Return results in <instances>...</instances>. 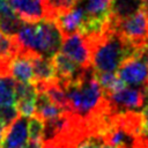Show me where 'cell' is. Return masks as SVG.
I'll list each match as a JSON object with an SVG mask.
<instances>
[{"label": "cell", "mask_w": 148, "mask_h": 148, "mask_svg": "<svg viewBox=\"0 0 148 148\" xmlns=\"http://www.w3.org/2000/svg\"><path fill=\"white\" fill-rule=\"evenodd\" d=\"M20 52L52 58L60 51L64 35L54 20H40L34 23L24 22L15 35Z\"/></svg>", "instance_id": "3957f363"}, {"label": "cell", "mask_w": 148, "mask_h": 148, "mask_svg": "<svg viewBox=\"0 0 148 148\" xmlns=\"http://www.w3.org/2000/svg\"><path fill=\"white\" fill-rule=\"evenodd\" d=\"M44 130H45V123L40 117H38L37 114H34V116L29 117L28 134H29L30 139H32V140H43Z\"/></svg>", "instance_id": "7402d4cb"}, {"label": "cell", "mask_w": 148, "mask_h": 148, "mask_svg": "<svg viewBox=\"0 0 148 148\" xmlns=\"http://www.w3.org/2000/svg\"><path fill=\"white\" fill-rule=\"evenodd\" d=\"M84 9L86 20L108 23L113 0H77Z\"/></svg>", "instance_id": "4fadbf2b"}, {"label": "cell", "mask_w": 148, "mask_h": 148, "mask_svg": "<svg viewBox=\"0 0 148 148\" xmlns=\"http://www.w3.org/2000/svg\"><path fill=\"white\" fill-rule=\"evenodd\" d=\"M20 52L15 36L7 35L0 30V62H8Z\"/></svg>", "instance_id": "e0dca14e"}, {"label": "cell", "mask_w": 148, "mask_h": 148, "mask_svg": "<svg viewBox=\"0 0 148 148\" xmlns=\"http://www.w3.org/2000/svg\"><path fill=\"white\" fill-rule=\"evenodd\" d=\"M101 148H118V147H116L113 145H110V143H103Z\"/></svg>", "instance_id": "83f0119b"}, {"label": "cell", "mask_w": 148, "mask_h": 148, "mask_svg": "<svg viewBox=\"0 0 148 148\" xmlns=\"http://www.w3.org/2000/svg\"><path fill=\"white\" fill-rule=\"evenodd\" d=\"M104 143V140L98 135H90L81 143L76 146V148H101Z\"/></svg>", "instance_id": "cb8c5ba5"}, {"label": "cell", "mask_w": 148, "mask_h": 148, "mask_svg": "<svg viewBox=\"0 0 148 148\" xmlns=\"http://www.w3.org/2000/svg\"><path fill=\"white\" fill-rule=\"evenodd\" d=\"M66 110L58 106L56 103H53L50 97L40 90H37V98H36V111L35 114L40 117L44 121L56 119L60 116H62Z\"/></svg>", "instance_id": "9a60e30c"}, {"label": "cell", "mask_w": 148, "mask_h": 148, "mask_svg": "<svg viewBox=\"0 0 148 148\" xmlns=\"http://www.w3.org/2000/svg\"><path fill=\"white\" fill-rule=\"evenodd\" d=\"M28 135L27 117L20 114L6 130L5 136L0 143V148H23Z\"/></svg>", "instance_id": "30bf717a"}, {"label": "cell", "mask_w": 148, "mask_h": 148, "mask_svg": "<svg viewBox=\"0 0 148 148\" xmlns=\"http://www.w3.org/2000/svg\"><path fill=\"white\" fill-rule=\"evenodd\" d=\"M20 116L15 105H0V124L7 130Z\"/></svg>", "instance_id": "603a6c76"}, {"label": "cell", "mask_w": 148, "mask_h": 148, "mask_svg": "<svg viewBox=\"0 0 148 148\" xmlns=\"http://www.w3.org/2000/svg\"><path fill=\"white\" fill-rule=\"evenodd\" d=\"M15 104V80L10 76H0V105Z\"/></svg>", "instance_id": "d6986e66"}, {"label": "cell", "mask_w": 148, "mask_h": 148, "mask_svg": "<svg viewBox=\"0 0 148 148\" xmlns=\"http://www.w3.org/2000/svg\"><path fill=\"white\" fill-rule=\"evenodd\" d=\"M46 10H47V20H56L60 14L69 10L77 0H44Z\"/></svg>", "instance_id": "44dd1931"}, {"label": "cell", "mask_w": 148, "mask_h": 148, "mask_svg": "<svg viewBox=\"0 0 148 148\" xmlns=\"http://www.w3.org/2000/svg\"><path fill=\"white\" fill-rule=\"evenodd\" d=\"M146 45H148V40H147V42H146Z\"/></svg>", "instance_id": "4dcf8cb0"}, {"label": "cell", "mask_w": 148, "mask_h": 148, "mask_svg": "<svg viewBox=\"0 0 148 148\" xmlns=\"http://www.w3.org/2000/svg\"><path fill=\"white\" fill-rule=\"evenodd\" d=\"M110 24L126 40L136 47L143 46L148 40V12L145 8H141L136 13L116 23L110 22Z\"/></svg>", "instance_id": "277c9868"}, {"label": "cell", "mask_w": 148, "mask_h": 148, "mask_svg": "<svg viewBox=\"0 0 148 148\" xmlns=\"http://www.w3.org/2000/svg\"><path fill=\"white\" fill-rule=\"evenodd\" d=\"M86 39L90 49L91 66L99 73L116 72L125 59L134 56L140 49L126 40L111 24L104 32Z\"/></svg>", "instance_id": "7a4b0ae2"}, {"label": "cell", "mask_w": 148, "mask_h": 148, "mask_svg": "<svg viewBox=\"0 0 148 148\" xmlns=\"http://www.w3.org/2000/svg\"><path fill=\"white\" fill-rule=\"evenodd\" d=\"M96 77L98 83L101 84L103 91L105 95H109L116 90H119L120 88L125 87L126 84L120 80L118 74L116 72H96Z\"/></svg>", "instance_id": "ac0fdd59"}, {"label": "cell", "mask_w": 148, "mask_h": 148, "mask_svg": "<svg viewBox=\"0 0 148 148\" xmlns=\"http://www.w3.org/2000/svg\"><path fill=\"white\" fill-rule=\"evenodd\" d=\"M69 111L88 118L109 106L105 94L97 81L95 69L83 68L82 72L65 86Z\"/></svg>", "instance_id": "6da1fadb"}, {"label": "cell", "mask_w": 148, "mask_h": 148, "mask_svg": "<svg viewBox=\"0 0 148 148\" xmlns=\"http://www.w3.org/2000/svg\"><path fill=\"white\" fill-rule=\"evenodd\" d=\"M117 72L126 86L143 87L148 83V65L136 53L125 59Z\"/></svg>", "instance_id": "8992f818"}, {"label": "cell", "mask_w": 148, "mask_h": 148, "mask_svg": "<svg viewBox=\"0 0 148 148\" xmlns=\"http://www.w3.org/2000/svg\"><path fill=\"white\" fill-rule=\"evenodd\" d=\"M9 75L15 81L34 82V66L31 58L28 54L18 52L9 61Z\"/></svg>", "instance_id": "7c38bea8"}, {"label": "cell", "mask_w": 148, "mask_h": 148, "mask_svg": "<svg viewBox=\"0 0 148 148\" xmlns=\"http://www.w3.org/2000/svg\"><path fill=\"white\" fill-rule=\"evenodd\" d=\"M16 15L27 23L38 22L47 18V10L44 0H8Z\"/></svg>", "instance_id": "ba28073f"}, {"label": "cell", "mask_w": 148, "mask_h": 148, "mask_svg": "<svg viewBox=\"0 0 148 148\" xmlns=\"http://www.w3.org/2000/svg\"><path fill=\"white\" fill-rule=\"evenodd\" d=\"M60 50L81 68L91 67L89 44L80 31L65 36Z\"/></svg>", "instance_id": "52a82bcc"}, {"label": "cell", "mask_w": 148, "mask_h": 148, "mask_svg": "<svg viewBox=\"0 0 148 148\" xmlns=\"http://www.w3.org/2000/svg\"><path fill=\"white\" fill-rule=\"evenodd\" d=\"M141 117H142V130L148 131V106L141 110Z\"/></svg>", "instance_id": "484cf974"}, {"label": "cell", "mask_w": 148, "mask_h": 148, "mask_svg": "<svg viewBox=\"0 0 148 148\" xmlns=\"http://www.w3.org/2000/svg\"><path fill=\"white\" fill-rule=\"evenodd\" d=\"M5 133H6V128L0 124V143H1V141L3 139V136H5Z\"/></svg>", "instance_id": "4316f807"}, {"label": "cell", "mask_w": 148, "mask_h": 148, "mask_svg": "<svg viewBox=\"0 0 148 148\" xmlns=\"http://www.w3.org/2000/svg\"><path fill=\"white\" fill-rule=\"evenodd\" d=\"M86 20V13L81 3L77 1L74 7H72L69 10H67L64 14H60L56 17V23L58 24L59 29L61 30L64 37L72 35L74 32L81 31L83 23Z\"/></svg>", "instance_id": "9c48e42d"}, {"label": "cell", "mask_w": 148, "mask_h": 148, "mask_svg": "<svg viewBox=\"0 0 148 148\" xmlns=\"http://www.w3.org/2000/svg\"><path fill=\"white\" fill-rule=\"evenodd\" d=\"M23 148H44V141L43 140H32V139H30L29 141L25 142Z\"/></svg>", "instance_id": "d4e9b609"}, {"label": "cell", "mask_w": 148, "mask_h": 148, "mask_svg": "<svg viewBox=\"0 0 148 148\" xmlns=\"http://www.w3.org/2000/svg\"><path fill=\"white\" fill-rule=\"evenodd\" d=\"M142 3H143V8L148 12V0H142Z\"/></svg>", "instance_id": "f1b7e54d"}, {"label": "cell", "mask_w": 148, "mask_h": 148, "mask_svg": "<svg viewBox=\"0 0 148 148\" xmlns=\"http://www.w3.org/2000/svg\"><path fill=\"white\" fill-rule=\"evenodd\" d=\"M143 8L142 0H113L110 13V22L116 23Z\"/></svg>", "instance_id": "2e32d148"}, {"label": "cell", "mask_w": 148, "mask_h": 148, "mask_svg": "<svg viewBox=\"0 0 148 148\" xmlns=\"http://www.w3.org/2000/svg\"><path fill=\"white\" fill-rule=\"evenodd\" d=\"M31 58L32 66H34V75L35 84L46 83L57 79L56 71L52 64V59L38 54H28Z\"/></svg>", "instance_id": "5bb4252c"}, {"label": "cell", "mask_w": 148, "mask_h": 148, "mask_svg": "<svg viewBox=\"0 0 148 148\" xmlns=\"http://www.w3.org/2000/svg\"><path fill=\"white\" fill-rule=\"evenodd\" d=\"M24 21H22L14 10L0 15V30L7 35L15 36Z\"/></svg>", "instance_id": "ffe728a7"}, {"label": "cell", "mask_w": 148, "mask_h": 148, "mask_svg": "<svg viewBox=\"0 0 148 148\" xmlns=\"http://www.w3.org/2000/svg\"><path fill=\"white\" fill-rule=\"evenodd\" d=\"M51 59L56 71L57 79L59 80V82L62 83V86L75 79L83 69L61 51L57 52Z\"/></svg>", "instance_id": "8fae6325"}, {"label": "cell", "mask_w": 148, "mask_h": 148, "mask_svg": "<svg viewBox=\"0 0 148 148\" xmlns=\"http://www.w3.org/2000/svg\"><path fill=\"white\" fill-rule=\"evenodd\" d=\"M111 110L114 113L127 111H141L143 109L142 87H123L109 95H105Z\"/></svg>", "instance_id": "5b68a950"}, {"label": "cell", "mask_w": 148, "mask_h": 148, "mask_svg": "<svg viewBox=\"0 0 148 148\" xmlns=\"http://www.w3.org/2000/svg\"><path fill=\"white\" fill-rule=\"evenodd\" d=\"M44 148H56L53 146H50V145H44Z\"/></svg>", "instance_id": "f546056e"}]
</instances>
